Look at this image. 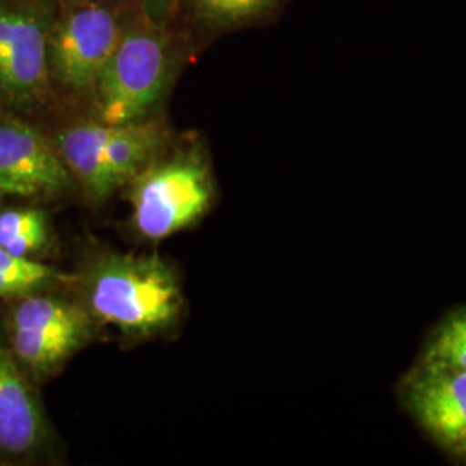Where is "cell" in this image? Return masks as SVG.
<instances>
[{
	"label": "cell",
	"instance_id": "ac0fdd59",
	"mask_svg": "<svg viewBox=\"0 0 466 466\" xmlns=\"http://www.w3.org/2000/svg\"><path fill=\"white\" fill-rule=\"evenodd\" d=\"M2 196H4V194H2V192H0V198H2Z\"/></svg>",
	"mask_w": 466,
	"mask_h": 466
},
{
	"label": "cell",
	"instance_id": "6da1fadb",
	"mask_svg": "<svg viewBox=\"0 0 466 466\" xmlns=\"http://www.w3.org/2000/svg\"><path fill=\"white\" fill-rule=\"evenodd\" d=\"M182 46L171 25L134 7L90 97L92 117L107 125L152 117L180 69Z\"/></svg>",
	"mask_w": 466,
	"mask_h": 466
},
{
	"label": "cell",
	"instance_id": "5b68a950",
	"mask_svg": "<svg viewBox=\"0 0 466 466\" xmlns=\"http://www.w3.org/2000/svg\"><path fill=\"white\" fill-rule=\"evenodd\" d=\"M59 0H0V104L36 109L56 99L49 40Z\"/></svg>",
	"mask_w": 466,
	"mask_h": 466
},
{
	"label": "cell",
	"instance_id": "7a4b0ae2",
	"mask_svg": "<svg viewBox=\"0 0 466 466\" xmlns=\"http://www.w3.org/2000/svg\"><path fill=\"white\" fill-rule=\"evenodd\" d=\"M175 269L157 256L104 254L85 279V308L128 337H150L173 327L184 309Z\"/></svg>",
	"mask_w": 466,
	"mask_h": 466
},
{
	"label": "cell",
	"instance_id": "2e32d148",
	"mask_svg": "<svg viewBox=\"0 0 466 466\" xmlns=\"http://www.w3.org/2000/svg\"><path fill=\"white\" fill-rule=\"evenodd\" d=\"M182 0H140L142 11L157 23L171 25L173 17L177 16Z\"/></svg>",
	"mask_w": 466,
	"mask_h": 466
},
{
	"label": "cell",
	"instance_id": "4fadbf2b",
	"mask_svg": "<svg viewBox=\"0 0 466 466\" xmlns=\"http://www.w3.org/2000/svg\"><path fill=\"white\" fill-rule=\"evenodd\" d=\"M49 240L47 218L34 208H13L0 213V248L32 258Z\"/></svg>",
	"mask_w": 466,
	"mask_h": 466
},
{
	"label": "cell",
	"instance_id": "30bf717a",
	"mask_svg": "<svg viewBox=\"0 0 466 466\" xmlns=\"http://www.w3.org/2000/svg\"><path fill=\"white\" fill-rule=\"evenodd\" d=\"M113 130L115 125L90 117L73 123L54 138L73 180L80 184L88 199H107L116 190L106 159V146Z\"/></svg>",
	"mask_w": 466,
	"mask_h": 466
},
{
	"label": "cell",
	"instance_id": "9a60e30c",
	"mask_svg": "<svg viewBox=\"0 0 466 466\" xmlns=\"http://www.w3.org/2000/svg\"><path fill=\"white\" fill-rule=\"evenodd\" d=\"M0 275L23 280L32 285L35 290H40L50 283L61 280V275L56 269H52L44 263H38L32 258L16 256L4 248H0Z\"/></svg>",
	"mask_w": 466,
	"mask_h": 466
},
{
	"label": "cell",
	"instance_id": "e0dca14e",
	"mask_svg": "<svg viewBox=\"0 0 466 466\" xmlns=\"http://www.w3.org/2000/svg\"><path fill=\"white\" fill-rule=\"evenodd\" d=\"M63 2H102V4H117V5H140V0H63Z\"/></svg>",
	"mask_w": 466,
	"mask_h": 466
},
{
	"label": "cell",
	"instance_id": "ba28073f",
	"mask_svg": "<svg viewBox=\"0 0 466 466\" xmlns=\"http://www.w3.org/2000/svg\"><path fill=\"white\" fill-rule=\"evenodd\" d=\"M49 439L42 402L11 348L0 344V460L34 456Z\"/></svg>",
	"mask_w": 466,
	"mask_h": 466
},
{
	"label": "cell",
	"instance_id": "277c9868",
	"mask_svg": "<svg viewBox=\"0 0 466 466\" xmlns=\"http://www.w3.org/2000/svg\"><path fill=\"white\" fill-rule=\"evenodd\" d=\"M134 7L140 5L59 0L49 40L56 96L90 100Z\"/></svg>",
	"mask_w": 466,
	"mask_h": 466
},
{
	"label": "cell",
	"instance_id": "3957f363",
	"mask_svg": "<svg viewBox=\"0 0 466 466\" xmlns=\"http://www.w3.org/2000/svg\"><path fill=\"white\" fill-rule=\"evenodd\" d=\"M132 182L135 228L154 242L198 223L215 196L211 167L199 147L161 152Z\"/></svg>",
	"mask_w": 466,
	"mask_h": 466
},
{
	"label": "cell",
	"instance_id": "9c48e42d",
	"mask_svg": "<svg viewBox=\"0 0 466 466\" xmlns=\"http://www.w3.org/2000/svg\"><path fill=\"white\" fill-rule=\"evenodd\" d=\"M410 404L435 441L466 448V371L427 365L410 387Z\"/></svg>",
	"mask_w": 466,
	"mask_h": 466
},
{
	"label": "cell",
	"instance_id": "5bb4252c",
	"mask_svg": "<svg viewBox=\"0 0 466 466\" xmlns=\"http://www.w3.org/2000/svg\"><path fill=\"white\" fill-rule=\"evenodd\" d=\"M427 365L466 371V311L450 319L437 333Z\"/></svg>",
	"mask_w": 466,
	"mask_h": 466
},
{
	"label": "cell",
	"instance_id": "7c38bea8",
	"mask_svg": "<svg viewBox=\"0 0 466 466\" xmlns=\"http://www.w3.org/2000/svg\"><path fill=\"white\" fill-rule=\"evenodd\" d=\"M285 4L287 0H182L178 13L200 34L223 35L263 26L282 13Z\"/></svg>",
	"mask_w": 466,
	"mask_h": 466
},
{
	"label": "cell",
	"instance_id": "52a82bcc",
	"mask_svg": "<svg viewBox=\"0 0 466 466\" xmlns=\"http://www.w3.org/2000/svg\"><path fill=\"white\" fill-rule=\"evenodd\" d=\"M54 140L16 116H0V192L17 198H52L73 185Z\"/></svg>",
	"mask_w": 466,
	"mask_h": 466
},
{
	"label": "cell",
	"instance_id": "8fae6325",
	"mask_svg": "<svg viewBox=\"0 0 466 466\" xmlns=\"http://www.w3.org/2000/svg\"><path fill=\"white\" fill-rule=\"evenodd\" d=\"M167 142V128L156 117L115 125L106 146V159L115 188L132 182L165 150Z\"/></svg>",
	"mask_w": 466,
	"mask_h": 466
},
{
	"label": "cell",
	"instance_id": "8992f818",
	"mask_svg": "<svg viewBox=\"0 0 466 466\" xmlns=\"http://www.w3.org/2000/svg\"><path fill=\"white\" fill-rule=\"evenodd\" d=\"M94 318L71 300L52 296H23L11 317V350L19 365L50 375L82 350Z\"/></svg>",
	"mask_w": 466,
	"mask_h": 466
}]
</instances>
